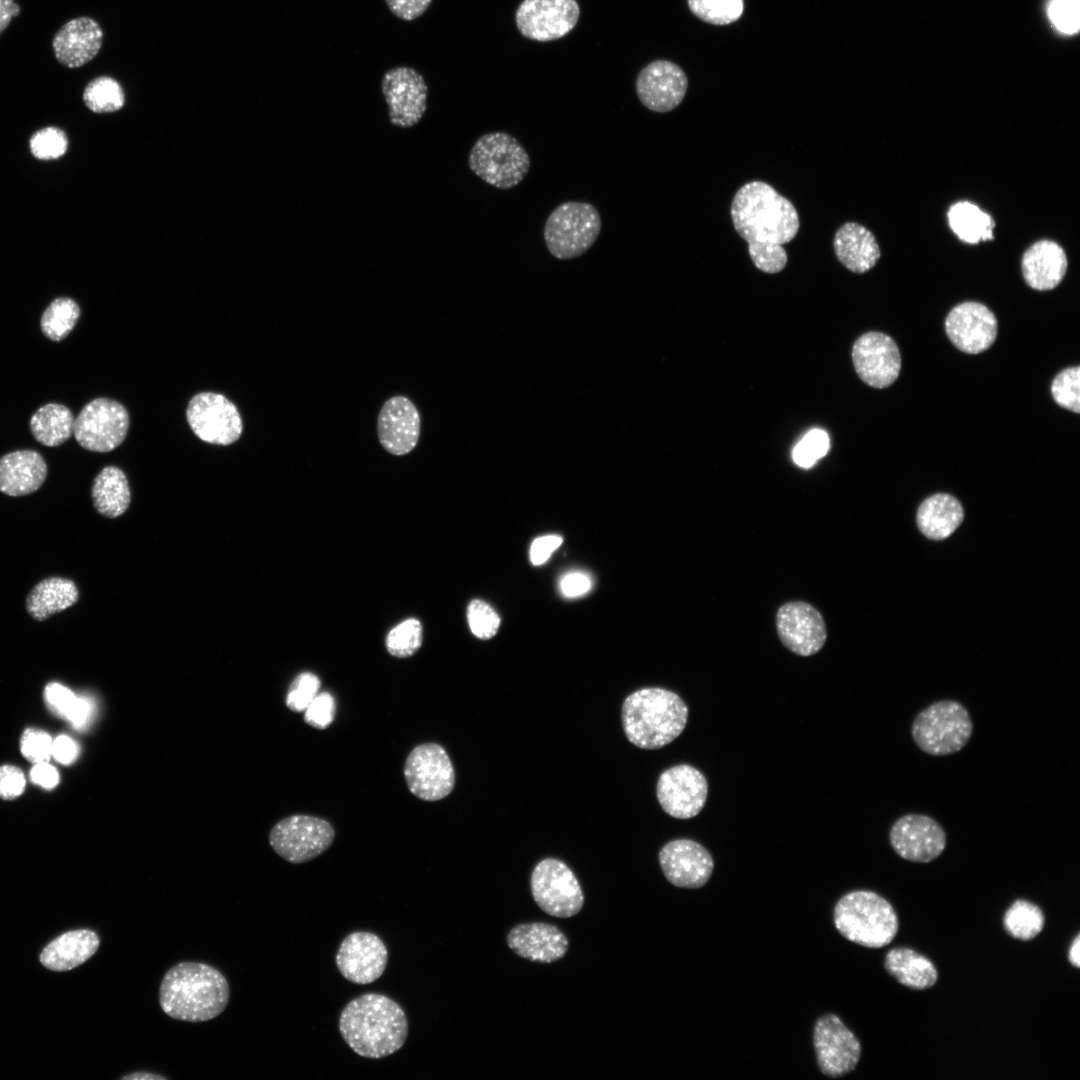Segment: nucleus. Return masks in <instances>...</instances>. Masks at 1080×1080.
I'll list each match as a JSON object with an SVG mask.
<instances>
[{"instance_id": "1", "label": "nucleus", "mask_w": 1080, "mask_h": 1080, "mask_svg": "<svg viewBox=\"0 0 1080 1080\" xmlns=\"http://www.w3.org/2000/svg\"><path fill=\"white\" fill-rule=\"evenodd\" d=\"M733 226L748 243V252L756 268L778 273L787 264L784 244L792 241L800 228L794 205L771 185L762 181L744 184L731 204Z\"/></svg>"}, {"instance_id": "2", "label": "nucleus", "mask_w": 1080, "mask_h": 1080, "mask_svg": "<svg viewBox=\"0 0 1080 1080\" xmlns=\"http://www.w3.org/2000/svg\"><path fill=\"white\" fill-rule=\"evenodd\" d=\"M339 1031L359 1056L387 1057L404 1045L408 1020L402 1007L383 994L367 993L351 1000L342 1010Z\"/></svg>"}, {"instance_id": "3", "label": "nucleus", "mask_w": 1080, "mask_h": 1080, "mask_svg": "<svg viewBox=\"0 0 1080 1080\" xmlns=\"http://www.w3.org/2000/svg\"><path fill=\"white\" fill-rule=\"evenodd\" d=\"M230 996L225 976L216 968L200 962H180L164 975L159 988V1003L171 1018L186 1022H204L219 1016Z\"/></svg>"}, {"instance_id": "4", "label": "nucleus", "mask_w": 1080, "mask_h": 1080, "mask_svg": "<svg viewBox=\"0 0 1080 1080\" xmlns=\"http://www.w3.org/2000/svg\"><path fill=\"white\" fill-rule=\"evenodd\" d=\"M688 708L676 693L658 687L639 689L624 700L622 724L627 739L642 749H659L684 730Z\"/></svg>"}, {"instance_id": "5", "label": "nucleus", "mask_w": 1080, "mask_h": 1080, "mask_svg": "<svg viewBox=\"0 0 1080 1080\" xmlns=\"http://www.w3.org/2000/svg\"><path fill=\"white\" fill-rule=\"evenodd\" d=\"M834 924L847 940L868 948H881L898 932V917L882 896L867 890L844 895L834 908Z\"/></svg>"}, {"instance_id": "6", "label": "nucleus", "mask_w": 1080, "mask_h": 1080, "mask_svg": "<svg viewBox=\"0 0 1080 1080\" xmlns=\"http://www.w3.org/2000/svg\"><path fill=\"white\" fill-rule=\"evenodd\" d=\"M973 733V722L968 710L954 700L932 703L914 718L911 734L923 752L933 756H947L965 747Z\"/></svg>"}, {"instance_id": "7", "label": "nucleus", "mask_w": 1080, "mask_h": 1080, "mask_svg": "<svg viewBox=\"0 0 1080 1080\" xmlns=\"http://www.w3.org/2000/svg\"><path fill=\"white\" fill-rule=\"evenodd\" d=\"M474 174L487 184L508 190L520 184L530 168V157L513 136L492 132L476 140L468 156Z\"/></svg>"}, {"instance_id": "8", "label": "nucleus", "mask_w": 1080, "mask_h": 1080, "mask_svg": "<svg viewBox=\"0 0 1080 1080\" xmlns=\"http://www.w3.org/2000/svg\"><path fill=\"white\" fill-rule=\"evenodd\" d=\"M600 231L601 217L594 205L567 201L558 205L547 217L543 237L552 256L570 260L588 251Z\"/></svg>"}, {"instance_id": "9", "label": "nucleus", "mask_w": 1080, "mask_h": 1080, "mask_svg": "<svg viewBox=\"0 0 1080 1080\" xmlns=\"http://www.w3.org/2000/svg\"><path fill=\"white\" fill-rule=\"evenodd\" d=\"M334 837V828L328 821L310 815H292L275 824L269 843L280 857L299 864L328 850Z\"/></svg>"}, {"instance_id": "10", "label": "nucleus", "mask_w": 1080, "mask_h": 1080, "mask_svg": "<svg viewBox=\"0 0 1080 1080\" xmlns=\"http://www.w3.org/2000/svg\"><path fill=\"white\" fill-rule=\"evenodd\" d=\"M531 892L536 904L547 914L569 918L584 904V894L572 870L554 858L541 860L533 869Z\"/></svg>"}, {"instance_id": "11", "label": "nucleus", "mask_w": 1080, "mask_h": 1080, "mask_svg": "<svg viewBox=\"0 0 1080 1080\" xmlns=\"http://www.w3.org/2000/svg\"><path fill=\"white\" fill-rule=\"evenodd\" d=\"M128 428V412L121 403L97 398L87 403L75 418L73 434L83 448L103 453L118 447Z\"/></svg>"}, {"instance_id": "12", "label": "nucleus", "mask_w": 1080, "mask_h": 1080, "mask_svg": "<svg viewBox=\"0 0 1080 1080\" xmlns=\"http://www.w3.org/2000/svg\"><path fill=\"white\" fill-rule=\"evenodd\" d=\"M410 792L424 801L447 797L455 786V771L446 750L437 743L416 746L404 765Z\"/></svg>"}, {"instance_id": "13", "label": "nucleus", "mask_w": 1080, "mask_h": 1080, "mask_svg": "<svg viewBox=\"0 0 1080 1080\" xmlns=\"http://www.w3.org/2000/svg\"><path fill=\"white\" fill-rule=\"evenodd\" d=\"M186 418L194 434L210 444H232L243 430L237 407L219 393L201 392L192 397Z\"/></svg>"}, {"instance_id": "14", "label": "nucleus", "mask_w": 1080, "mask_h": 1080, "mask_svg": "<svg viewBox=\"0 0 1080 1080\" xmlns=\"http://www.w3.org/2000/svg\"><path fill=\"white\" fill-rule=\"evenodd\" d=\"M813 1043L818 1066L829 1077L849 1074L861 1057L859 1040L834 1014L824 1015L816 1021Z\"/></svg>"}, {"instance_id": "15", "label": "nucleus", "mask_w": 1080, "mask_h": 1080, "mask_svg": "<svg viewBox=\"0 0 1080 1080\" xmlns=\"http://www.w3.org/2000/svg\"><path fill=\"white\" fill-rule=\"evenodd\" d=\"M381 90L392 125L409 128L421 120L427 109L428 86L417 70L408 66L389 69L382 77Z\"/></svg>"}, {"instance_id": "16", "label": "nucleus", "mask_w": 1080, "mask_h": 1080, "mask_svg": "<svg viewBox=\"0 0 1080 1080\" xmlns=\"http://www.w3.org/2000/svg\"><path fill=\"white\" fill-rule=\"evenodd\" d=\"M579 15L576 0H523L515 19L523 36L543 42L567 35L576 26Z\"/></svg>"}, {"instance_id": "17", "label": "nucleus", "mask_w": 1080, "mask_h": 1080, "mask_svg": "<svg viewBox=\"0 0 1080 1080\" xmlns=\"http://www.w3.org/2000/svg\"><path fill=\"white\" fill-rule=\"evenodd\" d=\"M656 792L659 804L667 814L688 819L696 816L704 807L708 783L698 769L680 764L660 775Z\"/></svg>"}, {"instance_id": "18", "label": "nucleus", "mask_w": 1080, "mask_h": 1080, "mask_svg": "<svg viewBox=\"0 0 1080 1080\" xmlns=\"http://www.w3.org/2000/svg\"><path fill=\"white\" fill-rule=\"evenodd\" d=\"M889 840L901 858L915 863L933 861L946 847L942 826L930 816L915 813L903 815L893 823Z\"/></svg>"}, {"instance_id": "19", "label": "nucleus", "mask_w": 1080, "mask_h": 1080, "mask_svg": "<svg viewBox=\"0 0 1080 1080\" xmlns=\"http://www.w3.org/2000/svg\"><path fill=\"white\" fill-rule=\"evenodd\" d=\"M852 361L860 379L878 389L893 384L901 370V355L895 341L876 331L867 332L855 341Z\"/></svg>"}, {"instance_id": "20", "label": "nucleus", "mask_w": 1080, "mask_h": 1080, "mask_svg": "<svg viewBox=\"0 0 1080 1080\" xmlns=\"http://www.w3.org/2000/svg\"><path fill=\"white\" fill-rule=\"evenodd\" d=\"M388 951L382 939L374 933L355 931L341 942L336 965L342 976L354 984H369L384 973Z\"/></svg>"}, {"instance_id": "21", "label": "nucleus", "mask_w": 1080, "mask_h": 1080, "mask_svg": "<svg viewBox=\"0 0 1080 1080\" xmlns=\"http://www.w3.org/2000/svg\"><path fill=\"white\" fill-rule=\"evenodd\" d=\"M776 627L782 644L800 656L817 653L827 637L820 612L802 601L782 605L776 615Z\"/></svg>"}, {"instance_id": "22", "label": "nucleus", "mask_w": 1080, "mask_h": 1080, "mask_svg": "<svg viewBox=\"0 0 1080 1080\" xmlns=\"http://www.w3.org/2000/svg\"><path fill=\"white\" fill-rule=\"evenodd\" d=\"M945 331L952 344L960 351L978 354L994 343L998 322L993 312L978 302H963L947 315Z\"/></svg>"}, {"instance_id": "23", "label": "nucleus", "mask_w": 1080, "mask_h": 1080, "mask_svg": "<svg viewBox=\"0 0 1080 1080\" xmlns=\"http://www.w3.org/2000/svg\"><path fill=\"white\" fill-rule=\"evenodd\" d=\"M687 86V77L678 65L667 60H656L638 74L636 93L647 109L666 113L682 102Z\"/></svg>"}, {"instance_id": "24", "label": "nucleus", "mask_w": 1080, "mask_h": 1080, "mask_svg": "<svg viewBox=\"0 0 1080 1080\" xmlns=\"http://www.w3.org/2000/svg\"><path fill=\"white\" fill-rule=\"evenodd\" d=\"M659 863L666 879L681 888H700L709 880L714 862L711 854L689 839L668 842L659 852Z\"/></svg>"}, {"instance_id": "25", "label": "nucleus", "mask_w": 1080, "mask_h": 1080, "mask_svg": "<svg viewBox=\"0 0 1080 1080\" xmlns=\"http://www.w3.org/2000/svg\"><path fill=\"white\" fill-rule=\"evenodd\" d=\"M421 422L414 403L404 396L389 398L377 419L381 446L390 454L402 456L411 452L420 436Z\"/></svg>"}, {"instance_id": "26", "label": "nucleus", "mask_w": 1080, "mask_h": 1080, "mask_svg": "<svg viewBox=\"0 0 1080 1080\" xmlns=\"http://www.w3.org/2000/svg\"><path fill=\"white\" fill-rule=\"evenodd\" d=\"M103 30L93 18L82 16L62 25L52 40L57 61L67 68H78L90 62L100 51Z\"/></svg>"}, {"instance_id": "27", "label": "nucleus", "mask_w": 1080, "mask_h": 1080, "mask_svg": "<svg viewBox=\"0 0 1080 1080\" xmlns=\"http://www.w3.org/2000/svg\"><path fill=\"white\" fill-rule=\"evenodd\" d=\"M509 948L529 961L551 963L560 960L568 950V939L556 926L543 922L523 923L507 935Z\"/></svg>"}, {"instance_id": "28", "label": "nucleus", "mask_w": 1080, "mask_h": 1080, "mask_svg": "<svg viewBox=\"0 0 1080 1080\" xmlns=\"http://www.w3.org/2000/svg\"><path fill=\"white\" fill-rule=\"evenodd\" d=\"M47 464L35 450H17L0 458V492L24 496L37 491L47 477Z\"/></svg>"}, {"instance_id": "29", "label": "nucleus", "mask_w": 1080, "mask_h": 1080, "mask_svg": "<svg viewBox=\"0 0 1080 1080\" xmlns=\"http://www.w3.org/2000/svg\"><path fill=\"white\" fill-rule=\"evenodd\" d=\"M1021 265L1028 286L1040 291L1051 290L1066 274L1067 257L1056 242L1040 240L1025 251Z\"/></svg>"}, {"instance_id": "30", "label": "nucleus", "mask_w": 1080, "mask_h": 1080, "mask_svg": "<svg viewBox=\"0 0 1080 1080\" xmlns=\"http://www.w3.org/2000/svg\"><path fill=\"white\" fill-rule=\"evenodd\" d=\"M99 944V937L92 930L68 931L55 938L42 950L40 962L52 971H69L91 958L96 953Z\"/></svg>"}, {"instance_id": "31", "label": "nucleus", "mask_w": 1080, "mask_h": 1080, "mask_svg": "<svg viewBox=\"0 0 1080 1080\" xmlns=\"http://www.w3.org/2000/svg\"><path fill=\"white\" fill-rule=\"evenodd\" d=\"M833 248L837 259L855 273L873 268L881 254L872 232L855 222H847L836 231Z\"/></svg>"}, {"instance_id": "32", "label": "nucleus", "mask_w": 1080, "mask_h": 1080, "mask_svg": "<svg viewBox=\"0 0 1080 1080\" xmlns=\"http://www.w3.org/2000/svg\"><path fill=\"white\" fill-rule=\"evenodd\" d=\"M884 967L897 982L913 990H927L938 980V971L933 962L906 947L889 950Z\"/></svg>"}, {"instance_id": "33", "label": "nucleus", "mask_w": 1080, "mask_h": 1080, "mask_svg": "<svg viewBox=\"0 0 1080 1080\" xmlns=\"http://www.w3.org/2000/svg\"><path fill=\"white\" fill-rule=\"evenodd\" d=\"M79 598L76 584L67 578L49 577L37 583L26 598V610L36 621H44L53 614L74 605Z\"/></svg>"}, {"instance_id": "34", "label": "nucleus", "mask_w": 1080, "mask_h": 1080, "mask_svg": "<svg viewBox=\"0 0 1080 1080\" xmlns=\"http://www.w3.org/2000/svg\"><path fill=\"white\" fill-rule=\"evenodd\" d=\"M964 517L960 502L948 494H935L918 508L917 524L929 539L942 540L950 536Z\"/></svg>"}, {"instance_id": "35", "label": "nucleus", "mask_w": 1080, "mask_h": 1080, "mask_svg": "<svg viewBox=\"0 0 1080 1080\" xmlns=\"http://www.w3.org/2000/svg\"><path fill=\"white\" fill-rule=\"evenodd\" d=\"M91 497L97 512L108 518L122 515L130 503V489L124 472L106 466L95 477Z\"/></svg>"}, {"instance_id": "36", "label": "nucleus", "mask_w": 1080, "mask_h": 1080, "mask_svg": "<svg viewBox=\"0 0 1080 1080\" xmlns=\"http://www.w3.org/2000/svg\"><path fill=\"white\" fill-rule=\"evenodd\" d=\"M75 417L72 411L59 403L41 406L30 419V430L34 438L48 447H56L66 442L73 434Z\"/></svg>"}, {"instance_id": "37", "label": "nucleus", "mask_w": 1080, "mask_h": 1080, "mask_svg": "<svg viewBox=\"0 0 1080 1080\" xmlns=\"http://www.w3.org/2000/svg\"><path fill=\"white\" fill-rule=\"evenodd\" d=\"M947 215L951 229L962 241L976 244L993 239L994 221L976 205L967 201L955 203Z\"/></svg>"}, {"instance_id": "38", "label": "nucleus", "mask_w": 1080, "mask_h": 1080, "mask_svg": "<svg viewBox=\"0 0 1080 1080\" xmlns=\"http://www.w3.org/2000/svg\"><path fill=\"white\" fill-rule=\"evenodd\" d=\"M43 696L48 710L54 716L69 721L77 729L88 723L92 714V703L87 698L77 697L72 690L57 682L48 683Z\"/></svg>"}, {"instance_id": "39", "label": "nucleus", "mask_w": 1080, "mask_h": 1080, "mask_svg": "<svg viewBox=\"0 0 1080 1080\" xmlns=\"http://www.w3.org/2000/svg\"><path fill=\"white\" fill-rule=\"evenodd\" d=\"M1045 918L1040 907L1026 900H1016L1003 917L1005 931L1013 938L1029 941L1043 930Z\"/></svg>"}, {"instance_id": "40", "label": "nucleus", "mask_w": 1080, "mask_h": 1080, "mask_svg": "<svg viewBox=\"0 0 1080 1080\" xmlns=\"http://www.w3.org/2000/svg\"><path fill=\"white\" fill-rule=\"evenodd\" d=\"M80 317V308L69 297L54 299L44 310L40 326L43 334L52 341H61L73 330Z\"/></svg>"}, {"instance_id": "41", "label": "nucleus", "mask_w": 1080, "mask_h": 1080, "mask_svg": "<svg viewBox=\"0 0 1080 1080\" xmlns=\"http://www.w3.org/2000/svg\"><path fill=\"white\" fill-rule=\"evenodd\" d=\"M86 107L94 113H112L123 108L125 93L121 84L109 76L91 80L83 91Z\"/></svg>"}, {"instance_id": "42", "label": "nucleus", "mask_w": 1080, "mask_h": 1080, "mask_svg": "<svg viewBox=\"0 0 1080 1080\" xmlns=\"http://www.w3.org/2000/svg\"><path fill=\"white\" fill-rule=\"evenodd\" d=\"M688 6L696 17L714 25L735 22L744 10L743 0H688Z\"/></svg>"}, {"instance_id": "43", "label": "nucleus", "mask_w": 1080, "mask_h": 1080, "mask_svg": "<svg viewBox=\"0 0 1080 1080\" xmlns=\"http://www.w3.org/2000/svg\"><path fill=\"white\" fill-rule=\"evenodd\" d=\"M422 640L421 623L415 618H410L390 630L386 637V647L388 652L395 657H409L421 647Z\"/></svg>"}, {"instance_id": "44", "label": "nucleus", "mask_w": 1080, "mask_h": 1080, "mask_svg": "<svg viewBox=\"0 0 1080 1080\" xmlns=\"http://www.w3.org/2000/svg\"><path fill=\"white\" fill-rule=\"evenodd\" d=\"M1051 395L1062 408L1080 412V367H1068L1059 372L1051 383Z\"/></svg>"}, {"instance_id": "45", "label": "nucleus", "mask_w": 1080, "mask_h": 1080, "mask_svg": "<svg viewBox=\"0 0 1080 1080\" xmlns=\"http://www.w3.org/2000/svg\"><path fill=\"white\" fill-rule=\"evenodd\" d=\"M32 155L40 160H52L63 156L68 148L65 132L57 127H46L36 131L30 138Z\"/></svg>"}, {"instance_id": "46", "label": "nucleus", "mask_w": 1080, "mask_h": 1080, "mask_svg": "<svg viewBox=\"0 0 1080 1080\" xmlns=\"http://www.w3.org/2000/svg\"><path fill=\"white\" fill-rule=\"evenodd\" d=\"M828 450L829 437L827 433L821 429H813L794 447L792 457L798 466L810 468L818 459L825 456Z\"/></svg>"}, {"instance_id": "47", "label": "nucleus", "mask_w": 1080, "mask_h": 1080, "mask_svg": "<svg viewBox=\"0 0 1080 1080\" xmlns=\"http://www.w3.org/2000/svg\"><path fill=\"white\" fill-rule=\"evenodd\" d=\"M467 620L471 632L477 638L490 639L498 631L500 617L486 602L475 599L467 607Z\"/></svg>"}, {"instance_id": "48", "label": "nucleus", "mask_w": 1080, "mask_h": 1080, "mask_svg": "<svg viewBox=\"0 0 1080 1080\" xmlns=\"http://www.w3.org/2000/svg\"><path fill=\"white\" fill-rule=\"evenodd\" d=\"M1047 13L1054 27L1067 35L1080 29V0H1051Z\"/></svg>"}, {"instance_id": "49", "label": "nucleus", "mask_w": 1080, "mask_h": 1080, "mask_svg": "<svg viewBox=\"0 0 1080 1080\" xmlns=\"http://www.w3.org/2000/svg\"><path fill=\"white\" fill-rule=\"evenodd\" d=\"M320 679L310 673L299 674L290 685L286 697L287 707L294 712H303L317 696L320 689Z\"/></svg>"}, {"instance_id": "50", "label": "nucleus", "mask_w": 1080, "mask_h": 1080, "mask_svg": "<svg viewBox=\"0 0 1080 1080\" xmlns=\"http://www.w3.org/2000/svg\"><path fill=\"white\" fill-rule=\"evenodd\" d=\"M20 751L29 762L38 763L50 759L52 756V739L50 735L37 728H27L20 737Z\"/></svg>"}, {"instance_id": "51", "label": "nucleus", "mask_w": 1080, "mask_h": 1080, "mask_svg": "<svg viewBox=\"0 0 1080 1080\" xmlns=\"http://www.w3.org/2000/svg\"><path fill=\"white\" fill-rule=\"evenodd\" d=\"M304 721L317 729L327 728L334 720L336 704L328 692L318 693L304 711Z\"/></svg>"}, {"instance_id": "52", "label": "nucleus", "mask_w": 1080, "mask_h": 1080, "mask_svg": "<svg viewBox=\"0 0 1080 1080\" xmlns=\"http://www.w3.org/2000/svg\"><path fill=\"white\" fill-rule=\"evenodd\" d=\"M25 785V776L19 767L11 764L0 766V799H16L24 792Z\"/></svg>"}, {"instance_id": "53", "label": "nucleus", "mask_w": 1080, "mask_h": 1080, "mask_svg": "<svg viewBox=\"0 0 1080 1080\" xmlns=\"http://www.w3.org/2000/svg\"><path fill=\"white\" fill-rule=\"evenodd\" d=\"M385 3L397 18L413 21L426 12L432 0H385Z\"/></svg>"}, {"instance_id": "54", "label": "nucleus", "mask_w": 1080, "mask_h": 1080, "mask_svg": "<svg viewBox=\"0 0 1080 1080\" xmlns=\"http://www.w3.org/2000/svg\"><path fill=\"white\" fill-rule=\"evenodd\" d=\"M560 535H545L536 538L530 547V560L533 565L545 563L552 553L562 544Z\"/></svg>"}, {"instance_id": "55", "label": "nucleus", "mask_w": 1080, "mask_h": 1080, "mask_svg": "<svg viewBox=\"0 0 1080 1080\" xmlns=\"http://www.w3.org/2000/svg\"><path fill=\"white\" fill-rule=\"evenodd\" d=\"M30 779L44 789L51 790L59 783V773L47 761L38 762L30 770Z\"/></svg>"}, {"instance_id": "56", "label": "nucleus", "mask_w": 1080, "mask_h": 1080, "mask_svg": "<svg viewBox=\"0 0 1080 1080\" xmlns=\"http://www.w3.org/2000/svg\"><path fill=\"white\" fill-rule=\"evenodd\" d=\"M591 585V580L587 575L581 572H572L561 579L560 589L567 597H577L587 593Z\"/></svg>"}, {"instance_id": "57", "label": "nucleus", "mask_w": 1080, "mask_h": 1080, "mask_svg": "<svg viewBox=\"0 0 1080 1080\" xmlns=\"http://www.w3.org/2000/svg\"><path fill=\"white\" fill-rule=\"evenodd\" d=\"M78 755L76 742L66 735L58 736L52 743V756L60 763L69 765Z\"/></svg>"}, {"instance_id": "58", "label": "nucleus", "mask_w": 1080, "mask_h": 1080, "mask_svg": "<svg viewBox=\"0 0 1080 1080\" xmlns=\"http://www.w3.org/2000/svg\"><path fill=\"white\" fill-rule=\"evenodd\" d=\"M20 11V6L14 0H0V35Z\"/></svg>"}, {"instance_id": "59", "label": "nucleus", "mask_w": 1080, "mask_h": 1080, "mask_svg": "<svg viewBox=\"0 0 1080 1080\" xmlns=\"http://www.w3.org/2000/svg\"><path fill=\"white\" fill-rule=\"evenodd\" d=\"M1068 959H1069V962L1073 966H1075L1076 968L1080 967V935L1079 934H1077L1075 939L1072 941V944H1071L1069 952H1068Z\"/></svg>"}, {"instance_id": "60", "label": "nucleus", "mask_w": 1080, "mask_h": 1080, "mask_svg": "<svg viewBox=\"0 0 1080 1080\" xmlns=\"http://www.w3.org/2000/svg\"><path fill=\"white\" fill-rule=\"evenodd\" d=\"M121 1079H123V1080H167L166 1077H164V1076H162L160 1074H156V1073H152V1072H148V1071H145V1072H143V1071L133 1072V1073H130L128 1075L123 1076Z\"/></svg>"}]
</instances>
